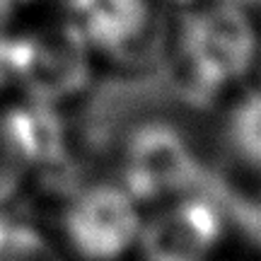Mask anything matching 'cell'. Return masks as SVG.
<instances>
[{
    "instance_id": "cell-7",
    "label": "cell",
    "mask_w": 261,
    "mask_h": 261,
    "mask_svg": "<svg viewBox=\"0 0 261 261\" xmlns=\"http://www.w3.org/2000/svg\"><path fill=\"white\" fill-rule=\"evenodd\" d=\"M77 22L92 56L116 70H152L169 54L174 19L162 0H90Z\"/></svg>"
},
{
    "instance_id": "cell-3",
    "label": "cell",
    "mask_w": 261,
    "mask_h": 261,
    "mask_svg": "<svg viewBox=\"0 0 261 261\" xmlns=\"http://www.w3.org/2000/svg\"><path fill=\"white\" fill-rule=\"evenodd\" d=\"M114 162L116 179L143 208L211 184L203 155L177 116L140 126Z\"/></svg>"
},
{
    "instance_id": "cell-2",
    "label": "cell",
    "mask_w": 261,
    "mask_h": 261,
    "mask_svg": "<svg viewBox=\"0 0 261 261\" xmlns=\"http://www.w3.org/2000/svg\"><path fill=\"white\" fill-rule=\"evenodd\" d=\"M187 114L162 70H116L92 80L68 126V138L92 160H116L126 140L145 123Z\"/></svg>"
},
{
    "instance_id": "cell-4",
    "label": "cell",
    "mask_w": 261,
    "mask_h": 261,
    "mask_svg": "<svg viewBox=\"0 0 261 261\" xmlns=\"http://www.w3.org/2000/svg\"><path fill=\"white\" fill-rule=\"evenodd\" d=\"M0 61L27 85L34 102L51 107L80 97L94 80L90 44L68 12L17 39H3Z\"/></svg>"
},
{
    "instance_id": "cell-8",
    "label": "cell",
    "mask_w": 261,
    "mask_h": 261,
    "mask_svg": "<svg viewBox=\"0 0 261 261\" xmlns=\"http://www.w3.org/2000/svg\"><path fill=\"white\" fill-rule=\"evenodd\" d=\"M220 143L234 167L261 179V87H249L227 107Z\"/></svg>"
},
{
    "instance_id": "cell-1",
    "label": "cell",
    "mask_w": 261,
    "mask_h": 261,
    "mask_svg": "<svg viewBox=\"0 0 261 261\" xmlns=\"http://www.w3.org/2000/svg\"><path fill=\"white\" fill-rule=\"evenodd\" d=\"M259 54V17L225 0H201L174 17L160 70L181 109L191 114L254 75Z\"/></svg>"
},
{
    "instance_id": "cell-5",
    "label": "cell",
    "mask_w": 261,
    "mask_h": 261,
    "mask_svg": "<svg viewBox=\"0 0 261 261\" xmlns=\"http://www.w3.org/2000/svg\"><path fill=\"white\" fill-rule=\"evenodd\" d=\"M143 205L116 177L75 184L61 205L58 225L77 261H123L138 240Z\"/></svg>"
},
{
    "instance_id": "cell-11",
    "label": "cell",
    "mask_w": 261,
    "mask_h": 261,
    "mask_svg": "<svg viewBox=\"0 0 261 261\" xmlns=\"http://www.w3.org/2000/svg\"><path fill=\"white\" fill-rule=\"evenodd\" d=\"M162 3H172V5H177V8H189V5L201 3V0H162Z\"/></svg>"
},
{
    "instance_id": "cell-10",
    "label": "cell",
    "mask_w": 261,
    "mask_h": 261,
    "mask_svg": "<svg viewBox=\"0 0 261 261\" xmlns=\"http://www.w3.org/2000/svg\"><path fill=\"white\" fill-rule=\"evenodd\" d=\"M225 3H232V5H237V8L252 12L254 17H259L261 15V0H225Z\"/></svg>"
},
{
    "instance_id": "cell-9",
    "label": "cell",
    "mask_w": 261,
    "mask_h": 261,
    "mask_svg": "<svg viewBox=\"0 0 261 261\" xmlns=\"http://www.w3.org/2000/svg\"><path fill=\"white\" fill-rule=\"evenodd\" d=\"M0 261H65V254L37 227L0 220Z\"/></svg>"
},
{
    "instance_id": "cell-12",
    "label": "cell",
    "mask_w": 261,
    "mask_h": 261,
    "mask_svg": "<svg viewBox=\"0 0 261 261\" xmlns=\"http://www.w3.org/2000/svg\"><path fill=\"white\" fill-rule=\"evenodd\" d=\"M254 75H256V87H261V54H259V61H256V68H254Z\"/></svg>"
},
{
    "instance_id": "cell-6",
    "label": "cell",
    "mask_w": 261,
    "mask_h": 261,
    "mask_svg": "<svg viewBox=\"0 0 261 261\" xmlns=\"http://www.w3.org/2000/svg\"><path fill=\"white\" fill-rule=\"evenodd\" d=\"M227 205L213 184L143 208L138 261H213L227 242Z\"/></svg>"
}]
</instances>
